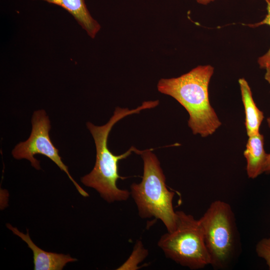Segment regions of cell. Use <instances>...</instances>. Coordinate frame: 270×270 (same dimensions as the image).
<instances>
[{
  "instance_id": "obj_4",
  "label": "cell",
  "mask_w": 270,
  "mask_h": 270,
  "mask_svg": "<svg viewBox=\"0 0 270 270\" xmlns=\"http://www.w3.org/2000/svg\"><path fill=\"white\" fill-rule=\"evenodd\" d=\"M214 270L230 268L236 260L240 242L236 220L231 206L221 200L212 202L198 220Z\"/></svg>"
},
{
  "instance_id": "obj_13",
  "label": "cell",
  "mask_w": 270,
  "mask_h": 270,
  "mask_svg": "<svg viewBox=\"0 0 270 270\" xmlns=\"http://www.w3.org/2000/svg\"><path fill=\"white\" fill-rule=\"evenodd\" d=\"M256 252L258 257L265 260L270 270V237L263 238L257 242Z\"/></svg>"
},
{
  "instance_id": "obj_7",
  "label": "cell",
  "mask_w": 270,
  "mask_h": 270,
  "mask_svg": "<svg viewBox=\"0 0 270 270\" xmlns=\"http://www.w3.org/2000/svg\"><path fill=\"white\" fill-rule=\"evenodd\" d=\"M6 227L12 232L26 242L28 248L32 251L34 270H62L66 264L77 260L69 254H64L44 251L38 247L32 241L29 235L28 230L24 234L7 224Z\"/></svg>"
},
{
  "instance_id": "obj_2",
  "label": "cell",
  "mask_w": 270,
  "mask_h": 270,
  "mask_svg": "<svg viewBox=\"0 0 270 270\" xmlns=\"http://www.w3.org/2000/svg\"><path fill=\"white\" fill-rule=\"evenodd\" d=\"M210 65L199 66L178 77L162 78L158 90L177 100L189 114L188 126L194 134H213L222 122L210 104L208 85L214 74Z\"/></svg>"
},
{
  "instance_id": "obj_17",
  "label": "cell",
  "mask_w": 270,
  "mask_h": 270,
  "mask_svg": "<svg viewBox=\"0 0 270 270\" xmlns=\"http://www.w3.org/2000/svg\"><path fill=\"white\" fill-rule=\"evenodd\" d=\"M266 2H268L270 3V0H265Z\"/></svg>"
},
{
  "instance_id": "obj_5",
  "label": "cell",
  "mask_w": 270,
  "mask_h": 270,
  "mask_svg": "<svg viewBox=\"0 0 270 270\" xmlns=\"http://www.w3.org/2000/svg\"><path fill=\"white\" fill-rule=\"evenodd\" d=\"M175 229L164 234L158 245L166 258L190 270L210 265V258L198 220L181 210L176 211Z\"/></svg>"
},
{
  "instance_id": "obj_14",
  "label": "cell",
  "mask_w": 270,
  "mask_h": 270,
  "mask_svg": "<svg viewBox=\"0 0 270 270\" xmlns=\"http://www.w3.org/2000/svg\"><path fill=\"white\" fill-rule=\"evenodd\" d=\"M268 125L270 128V117L266 119ZM264 172L270 174V153L267 154Z\"/></svg>"
},
{
  "instance_id": "obj_15",
  "label": "cell",
  "mask_w": 270,
  "mask_h": 270,
  "mask_svg": "<svg viewBox=\"0 0 270 270\" xmlns=\"http://www.w3.org/2000/svg\"><path fill=\"white\" fill-rule=\"evenodd\" d=\"M266 72L264 76L265 80L270 84V66L266 68Z\"/></svg>"
},
{
  "instance_id": "obj_11",
  "label": "cell",
  "mask_w": 270,
  "mask_h": 270,
  "mask_svg": "<svg viewBox=\"0 0 270 270\" xmlns=\"http://www.w3.org/2000/svg\"><path fill=\"white\" fill-rule=\"evenodd\" d=\"M148 254V250L144 246L142 242L140 240H138L130 257L116 270H136L138 269V265L145 259Z\"/></svg>"
},
{
  "instance_id": "obj_6",
  "label": "cell",
  "mask_w": 270,
  "mask_h": 270,
  "mask_svg": "<svg viewBox=\"0 0 270 270\" xmlns=\"http://www.w3.org/2000/svg\"><path fill=\"white\" fill-rule=\"evenodd\" d=\"M32 130L30 137L14 147L12 151L13 157L16 160H28L31 165L38 170L40 169V162L34 156L40 154L48 157L66 173L82 196H88V194L70 176L68 166L62 160L58 150L52 142L49 135L50 122L46 112L43 110L34 111L32 118Z\"/></svg>"
},
{
  "instance_id": "obj_3",
  "label": "cell",
  "mask_w": 270,
  "mask_h": 270,
  "mask_svg": "<svg viewBox=\"0 0 270 270\" xmlns=\"http://www.w3.org/2000/svg\"><path fill=\"white\" fill-rule=\"evenodd\" d=\"M153 150H143L140 154L144 165L142 180L130 185V196L141 218L158 219L170 232L176 226V214L172 204L175 194L168 190L160 162Z\"/></svg>"
},
{
  "instance_id": "obj_8",
  "label": "cell",
  "mask_w": 270,
  "mask_h": 270,
  "mask_svg": "<svg viewBox=\"0 0 270 270\" xmlns=\"http://www.w3.org/2000/svg\"><path fill=\"white\" fill-rule=\"evenodd\" d=\"M244 156L246 161L248 177L257 178L264 172L267 154L264 148V136L260 132L248 136Z\"/></svg>"
},
{
  "instance_id": "obj_10",
  "label": "cell",
  "mask_w": 270,
  "mask_h": 270,
  "mask_svg": "<svg viewBox=\"0 0 270 270\" xmlns=\"http://www.w3.org/2000/svg\"><path fill=\"white\" fill-rule=\"evenodd\" d=\"M238 83L245 112V126L247 135L249 136L260 132L264 114L254 102L247 81L244 78H241L238 80Z\"/></svg>"
},
{
  "instance_id": "obj_12",
  "label": "cell",
  "mask_w": 270,
  "mask_h": 270,
  "mask_svg": "<svg viewBox=\"0 0 270 270\" xmlns=\"http://www.w3.org/2000/svg\"><path fill=\"white\" fill-rule=\"evenodd\" d=\"M266 2L267 3V14L264 18L260 22L251 24L250 26L256 27L264 24H267L270 26V3ZM258 62L261 68H266L270 66V48L265 54L258 58Z\"/></svg>"
},
{
  "instance_id": "obj_1",
  "label": "cell",
  "mask_w": 270,
  "mask_h": 270,
  "mask_svg": "<svg viewBox=\"0 0 270 270\" xmlns=\"http://www.w3.org/2000/svg\"><path fill=\"white\" fill-rule=\"evenodd\" d=\"M159 104L158 100L144 102L136 108L116 107L108 122L101 126H96L90 122L86 124L94 141L96 148V160L92 170L81 178V182L86 186L96 190L100 196L108 202L127 200L130 192L119 188L116 182L121 176L118 174V162L134 152L140 154L141 150L132 146L124 153L116 155L108 146L109 134L113 126L126 116L138 114L142 110L154 108Z\"/></svg>"
},
{
  "instance_id": "obj_16",
  "label": "cell",
  "mask_w": 270,
  "mask_h": 270,
  "mask_svg": "<svg viewBox=\"0 0 270 270\" xmlns=\"http://www.w3.org/2000/svg\"><path fill=\"white\" fill-rule=\"evenodd\" d=\"M196 0L199 4L206 5L215 0Z\"/></svg>"
},
{
  "instance_id": "obj_9",
  "label": "cell",
  "mask_w": 270,
  "mask_h": 270,
  "mask_svg": "<svg viewBox=\"0 0 270 270\" xmlns=\"http://www.w3.org/2000/svg\"><path fill=\"white\" fill-rule=\"evenodd\" d=\"M60 6L76 20L87 34L94 38L100 28L99 23L90 15L84 0H42Z\"/></svg>"
}]
</instances>
